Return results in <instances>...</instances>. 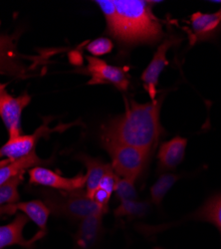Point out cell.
Instances as JSON below:
<instances>
[{
    "label": "cell",
    "instance_id": "30bf717a",
    "mask_svg": "<svg viewBox=\"0 0 221 249\" xmlns=\"http://www.w3.org/2000/svg\"><path fill=\"white\" fill-rule=\"evenodd\" d=\"M103 235V214L80 220L75 234V249H94Z\"/></svg>",
    "mask_w": 221,
    "mask_h": 249
},
{
    "label": "cell",
    "instance_id": "6da1fadb",
    "mask_svg": "<svg viewBox=\"0 0 221 249\" xmlns=\"http://www.w3.org/2000/svg\"><path fill=\"white\" fill-rule=\"evenodd\" d=\"M109 33L127 44L153 43L163 36V27L147 0H97Z\"/></svg>",
    "mask_w": 221,
    "mask_h": 249
},
{
    "label": "cell",
    "instance_id": "9a60e30c",
    "mask_svg": "<svg viewBox=\"0 0 221 249\" xmlns=\"http://www.w3.org/2000/svg\"><path fill=\"white\" fill-rule=\"evenodd\" d=\"M192 31L198 40H205L213 36L221 26V9L215 13L196 12L191 15Z\"/></svg>",
    "mask_w": 221,
    "mask_h": 249
},
{
    "label": "cell",
    "instance_id": "277c9868",
    "mask_svg": "<svg viewBox=\"0 0 221 249\" xmlns=\"http://www.w3.org/2000/svg\"><path fill=\"white\" fill-rule=\"evenodd\" d=\"M102 143L110 154L112 168L117 176L135 181L142 174L150 154L117 142L102 141Z\"/></svg>",
    "mask_w": 221,
    "mask_h": 249
},
{
    "label": "cell",
    "instance_id": "7402d4cb",
    "mask_svg": "<svg viewBox=\"0 0 221 249\" xmlns=\"http://www.w3.org/2000/svg\"><path fill=\"white\" fill-rule=\"evenodd\" d=\"M115 193L120 201L136 200L137 198V194L135 188V181L130 179L119 178L115 189Z\"/></svg>",
    "mask_w": 221,
    "mask_h": 249
},
{
    "label": "cell",
    "instance_id": "4fadbf2b",
    "mask_svg": "<svg viewBox=\"0 0 221 249\" xmlns=\"http://www.w3.org/2000/svg\"><path fill=\"white\" fill-rule=\"evenodd\" d=\"M41 163H45V160L40 159L35 152L17 160L0 161V186Z\"/></svg>",
    "mask_w": 221,
    "mask_h": 249
},
{
    "label": "cell",
    "instance_id": "7c38bea8",
    "mask_svg": "<svg viewBox=\"0 0 221 249\" xmlns=\"http://www.w3.org/2000/svg\"><path fill=\"white\" fill-rule=\"evenodd\" d=\"M187 146V140L182 137H175L160 144L158 151V161L165 170H173L182 162L185 158Z\"/></svg>",
    "mask_w": 221,
    "mask_h": 249
},
{
    "label": "cell",
    "instance_id": "d6986e66",
    "mask_svg": "<svg viewBox=\"0 0 221 249\" xmlns=\"http://www.w3.org/2000/svg\"><path fill=\"white\" fill-rule=\"evenodd\" d=\"M191 217L212 223L221 233V194L209 197Z\"/></svg>",
    "mask_w": 221,
    "mask_h": 249
},
{
    "label": "cell",
    "instance_id": "2e32d148",
    "mask_svg": "<svg viewBox=\"0 0 221 249\" xmlns=\"http://www.w3.org/2000/svg\"><path fill=\"white\" fill-rule=\"evenodd\" d=\"M23 179L24 175H20L0 186V217L16 213L17 204L20 202L18 189Z\"/></svg>",
    "mask_w": 221,
    "mask_h": 249
},
{
    "label": "cell",
    "instance_id": "44dd1931",
    "mask_svg": "<svg viewBox=\"0 0 221 249\" xmlns=\"http://www.w3.org/2000/svg\"><path fill=\"white\" fill-rule=\"evenodd\" d=\"M149 211L147 202L137 200L120 201V204L115 210V214L118 217H140L145 215Z\"/></svg>",
    "mask_w": 221,
    "mask_h": 249
},
{
    "label": "cell",
    "instance_id": "9c48e42d",
    "mask_svg": "<svg viewBox=\"0 0 221 249\" xmlns=\"http://www.w3.org/2000/svg\"><path fill=\"white\" fill-rule=\"evenodd\" d=\"M176 40L174 38H169L165 40L157 48V51L153 55L150 64L142 74V80L144 82V87L148 91L152 101L156 100V87L160 74L164 71L168 64L167 54L168 51L175 44Z\"/></svg>",
    "mask_w": 221,
    "mask_h": 249
},
{
    "label": "cell",
    "instance_id": "8fae6325",
    "mask_svg": "<svg viewBox=\"0 0 221 249\" xmlns=\"http://www.w3.org/2000/svg\"><path fill=\"white\" fill-rule=\"evenodd\" d=\"M27 222L28 218L25 215L17 214L12 222L0 226V249L11 245H20L26 248H31L34 242L44 233L40 232L32 239H25L23 236V230Z\"/></svg>",
    "mask_w": 221,
    "mask_h": 249
},
{
    "label": "cell",
    "instance_id": "7a4b0ae2",
    "mask_svg": "<svg viewBox=\"0 0 221 249\" xmlns=\"http://www.w3.org/2000/svg\"><path fill=\"white\" fill-rule=\"evenodd\" d=\"M162 103L163 98L146 104L126 101L125 113L106 124L101 140L128 144L150 154L163 133L159 123Z\"/></svg>",
    "mask_w": 221,
    "mask_h": 249
},
{
    "label": "cell",
    "instance_id": "e0dca14e",
    "mask_svg": "<svg viewBox=\"0 0 221 249\" xmlns=\"http://www.w3.org/2000/svg\"><path fill=\"white\" fill-rule=\"evenodd\" d=\"M23 72L24 68L20 65L13 38L5 36L0 40V73L20 76Z\"/></svg>",
    "mask_w": 221,
    "mask_h": 249
},
{
    "label": "cell",
    "instance_id": "52a82bcc",
    "mask_svg": "<svg viewBox=\"0 0 221 249\" xmlns=\"http://www.w3.org/2000/svg\"><path fill=\"white\" fill-rule=\"evenodd\" d=\"M30 182L47 186L62 192H73L82 190L86 185V176L80 174L74 178H65L49 169L35 167L29 170Z\"/></svg>",
    "mask_w": 221,
    "mask_h": 249
},
{
    "label": "cell",
    "instance_id": "5bb4252c",
    "mask_svg": "<svg viewBox=\"0 0 221 249\" xmlns=\"http://www.w3.org/2000/svg\"><path fill=\"white\" fill-rule=\"evenodd\" d=\"M81 160L87 169L86 175V193L90 196L98 188L104 176L113 170L111 163H106L101 160L89 157L87 155H79L77 158Z\"/></svg>",
    "mask_w": 221,
    "mask_h": 249
},
{
    "label": "cell",
    "instance_id": "ffe728a7",
    "mask_svg": "<svg viewBox=\"0 0 221 249\" xmlns=\"http://www.w3.org/2000/svg\"><path fill=\"white\" fill-rule=\"evenodd\" d=\"M178 178L179 176L168 173L160 176L151 188L152 201L155 204L162 203L164 197L172 188V185L178 180Z\"/></svg>",
    "mask_w": 221,
    "mask_h": 249
},
{
    "label": "cell",
    "instance_id": "8992f818",
    "mask_svg": "<svg viewBox=\"0 0 221 249\" xmlns=\"http://www.w3.org/2000/svg\"><path fill=\"white\" fill-rule=\"evenodd\" d=\"M88 61L87 71L91 75L89 85L112 84L120 91H126L130 81L124 68L109 65L105 61L93 56L86 57Z\"/></svg>",
    "mask_w": 221,
    "mask_h": 249
},
{
    "label": "cell",
    "instance_id": "484cf974",
    "mask_svg": "<svg viewBox=\"0 0 221 249\" xmlns=\"http://www.w3.org/2000/svg\"><path fill=\"white\" fill-rule=\"evenodd\" d=\"M5 36L4 35H0V40H1V39H3Z\"/></svg>",
    "mask_w": 221,
    "mask_h": 249
},
{
    "label": "cell",
    "instance_id": "603a6c76",
    "mask_svg": "<svg viewBox=\"0 0 221 249\" xmlns=\"http://www.w3.org/2000/svg\"><path fill=\"white\" fill-rule=\"evenodd\" d=\"M114 48V44L112 40L106 37H100L98 39L93 40L87 46V51L93 55V57L103 56L112 52Z\"/></svg>",
    "mask_w": 221,
    "mask_h": 249
},
{
    "label": "cell",
    "instance_id": "cb8c5ba5",
    "mask_svg": "<svg viewBox=\"0 0 221 249\" xmlns=\"http://www.w3.org/2000/svg\"><path fill=\"white\" fill-rule=\"evenodd\" d=\"M118 180H119V177L114 172V170H112L104 176L101 182H100V184H99V188L112 195L115 192Z\"/></svg>",
    "mask_w": 221,
    "mask_h": 249
},
{
    "label": "cell",
    "instance_id": "ac0fdd59",
    "mask_svg": "<svg viewBox=\"0 0 221 249\" xmlns=\"http://www.w3.org/2000/svg\"><path fill=\"white\" fill-rule=\"evenodd\" d=\"M18 211L23 213L28 219L32 220L40 228V231H41L40 232H45V228L51 213L46 203L40 200L19 202L17 204V212Z\"/></svg>",
    "mask_w": 221,
    "mask_h": 249
},
{
    "label": "cell",
    "instance_id": "ba28073f",
    "mask_svg": "<svg viewBox=\"0 0 221 249\" xmlns=\"http://www.w3.org/2000/svg\"><path fill=\"white\" fill-rule=\"evenodd\" d=\"M54 131V129H49L46 124H43L32 135H21L15 139L8 140V142L0 148V161L17 160L29 156L35 152L36 142L39 139Z\"/></svg>",
    "mask_w": 221,
    "mask_h": 249
},
{
    "label": "cell",
    "instance_id": "5b68a950",
    "mask_svg": "<svg viewBox=\"0 0 221 249\" xmlns=\"http://www.w3.org/2000/svg\"><path fill=\"white\" fill-rule=\"evenodd\" d=\"M6 87V84L0 83V118L8 131L9 140H11L21 136V116L25 107L31 102V97L27 92L13 97L8 93Z\"/></svg>",
    "mask_w": 221,
    "mask_h": 249
},
{
    "label": "cell",
    "instance_id": "d4e9b609",
    "mask_svg": "<svg viewBox=\"0 0 221 249\" xmlns=\"http://www.w3.org/2000/svg\"><path fill=\"white\" fill-rule=\"evenodd\" d=\"M111 194H109L108 192L102 190L98 188L91 196L90 197L97 203L99 204L101 207H103L104 210L107 211L108 209V203H109V200H110V197H111Z\"/></svg>",
    "mask_w": 221,
    "mask_h": 249
},
{
    "label": "cell",
    "instance_id": "3957f363",
    "mask_svg": "<svg viewBox=\"0 0 221 249\" xmlns=\"http://www.w3.org/2000/svg\"><path fill=\"white\" fill-rule=\"evenodd\" d=\"M46 204L51 212L68 218L82 220L95 214H104L107 211L97 204L86 192L82 190L45 196Z\"/></svg>",
    "mask_w": 221,
    "mask_h": 249
}]
</instances>
